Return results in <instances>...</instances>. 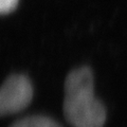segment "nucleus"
I'll return each mask as SVG.
<instances>
[{"label": "nucleus", "instance_id": "f257e3e1", "mask_svg": "<svg viewBox=\"0 0 127 127\" xmlns=\"http://www.w3.org/2000/svg\"><path fill=\"white\" fill-rule=\"evenodd\" d=\"M64 114L73 127H103L106 109L95 97L91 69L82 66L71 70L65 81Z\"/></svg>", "mask_w": 127, "mask_h": 127}, {"label": "nucleus", "instance_id": "f03ea898", "mask_svg": "<svg viewBox=\"0 0 127 127\" xmlns=\"http://www.w3.org/2000/svg\"><path fill=\"white\" fill-rule=\"evenodd\" d=\"M33 86L25 74H12L3 82L0 90V112L2 116L17 113L30 105Z\"/></svg>", "mask_w": 127, "mask_h": 127}, {"label": "nucleus", "instance_id": "7ed1b4c3", "mask_svg": "<svg viewBox=\"0 0 127 127\" xmlns=\"http://www.w3.org/2000/svg\"><path fill=\"white\" fill-rule=\"evenodd\" d=\"M11 127H62L53 119L43 116H31L15 122Z\"/></svg>", "mask_w": 127, "mask_h": 127}, {"label": "nucleus", "instance_id": "20e7f679", "mask_svg": "<svg viewBox=\"0 0 127 127\" xmlns=\"http://www.w3.org/2000/svg\"><path fill=\"white\" fill-rule=\"evenodd\" d=\"M19 0H0V12L2 15L12 13L18 5Z\"/></svg>", "mask_w": 127, "mask_h": 127}]
</instances>
